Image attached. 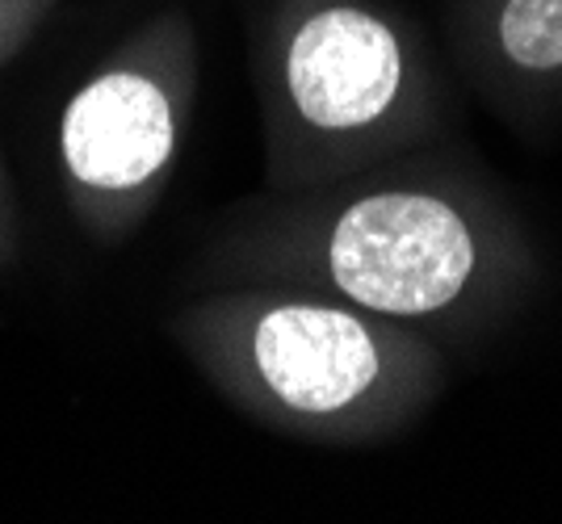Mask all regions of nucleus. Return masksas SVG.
Listing matches in <instances>:
<instances>
[{
	"label": "nucleus",
	"instance_id": "obj_1",
	"mask_svg": "<svg viewBox=\"0 0 562 524\" xmlns=\"http://www.w3.org/2000/svg\"><path fill=\"white\" fill-rule=\"evenodd\" d=\"M474 264L467 223L437 197L378 193L336 223L331 273L345 294L386 315L446 307Z\"/></svg>",
	"mask_w": 562,
	"mask_h": 524
},
{
	"label": "nucleus",
	"instance_id": "obj_2",
	"mask_svg": "<svg viewBox=\"0 0 562 524\" xmlns=\"http://www.w3.org/2000/svg\"><path fill=\"white\" fill-rule=\"evenodd\" d=\"M398 89L391 30L357 9H331L299 30L290 47V93L315 126L374 122Z\"/></svg>",
	"mask_w": 562,
	"mask_h": 524
},
{
	"label": "nucleus",
	"instance_id": "obj_3",
	"mask_svg": "<svg viewBox=\"0 0 562 524\" xmlns=\"http://www.w3.org/2000/svg\"><path fill=\"white\" fill-rule=\"evenodd\" d=\"M257 365L290 407L336 411L374 381L378 353L352 315L281 307L257 328Z\"/></svg>",
	"mask_w": 562,
	"mask_h": 524
},
{
	"label": "nucleus",
	"instance_id": "obj_4",
	"mask_svg": "<svg viewBox=\"0 0 562 524\" xmlns=\"http://www.w3.org/2000/svg\"><path fill=\"white\" fill-rule=\"evenodd\" d=\"M172 151L168 96L139 76H101L68 105L64 156L68 168L101 190L147 181Z\"/></svg>",
	"mask_w": 562,
	"mask_h": 524
},
{
	"label": "nucleus",
	"instance_id": "obj_5",
	"mask_svg": "<svg viewBox=\"0 0 562 524\" xmlns=\"http://www.w3.org/2000/svg\"><path fill=\"white\" fill-rule=\"evenodd\" d=\"M499 34H504V50L520 68H559L562 0H508Z\"/></svg>",
	"mask_w": 562,
	"mask_h": 524
}]
</instances>
